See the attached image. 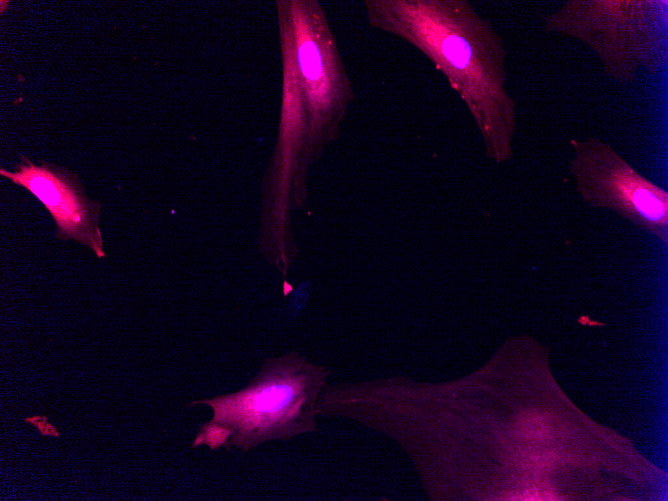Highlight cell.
Listing matches in <instances>:
<instances>
[{"instance_id": "cell-4", "label": "cell", "mask_w": 668, "mask_h": 501, "mask_svg": "<svg viewBox=\"0 0 668 501\" xmlns=\"http://www.w3.org/2000/svg\"><path fill=\"white\" fill-rule=\"evenodd\" d=\"M571 146L569 170L586 204L614 211L667 246V191L642 176L599 138L573 139Z\"/></svg>"}, {"instance_id": "cell-6", "label": "cell", "mask_w": 668, "mask_h": 501, "mask_svg": "<svg viewBox=\"0 0 668 501\" xmlns=\"http://www.w3.org/2000/svg\"><path fill=\"white\" fill-rule=\"evenodd\" d=\"M0 174L44 205L57 225V238L73 239L90 248L98 258L106 256L99 228L101 205L85 195L76 173L46 162L36 165L22 155L15 171L1 168Z\"/></svg>"}, {"instance_id": "cell-7", "label": "cell", "mask_w": 668, "mask_h": 501, "mask_svg": "<svg viewBox=\"0 0 668 501\" xmlns=\"http://www.w3.org/2000/svg\"><path fill=\"white\" fill-rule=\"evenodd\" d=\"M548 431L543 418L538 414L527 413L516 422L517 434L528 439L543 438Z\"/></svg>"}, {"instance_id": "cell-5", "label": "cell", "mask_w": 668, "mask_h": 501, "mask_svg": "<svg viewBox=\"0 0 668 501\" xmlns=\"http://www.w3.org/2000/svg\"><path fill=\"white\" fill-rule=\"evenodd\" d=\"M291 48L310 137L335 133L352 98L326 17L316 1L291 3Z\"/></svg>"}, {"instance_id": "cell-1", "label": "cell", "mask_w": 668, "mask_h": 501, "mask_svg": "<svg viewBox=\"0 0 668 501\" xmlns=\"http://www.w3.org/2000/svg\"><path fill=\"white\" fill-rule=\"evenodd\" d=\"M370 24L418 49L464 101L497 162L513 155L517 111L506 89V47L467 0H368Z\"/></svg>"}, {"instance_id": "cell-2", "label": "cell", "mask_w": 668, "mask_h": 501, "mask_svg": "<svg viewBox=\"0 0 668 501\" xmlns=\"http://www.w3.org/2000/svg\"><path fill=\"white\" fill-rule=\"evenodd\" d=\"M329 375L327 368L296 353L268 358L242 389L190 403L213 409L192 447L248 452L268 441L317 431V404Z\"/></svg>"}, {"instance_id": "cell-3", "label": "cell", "mask_w": 668, "mask_h": 501, "mask_svg": "<svg viewBox=\"0 0 668 501\" xmlns=\"http://www.w3.org/2000/svg\"><path fill=\"white\" fill-rule=\"evenodd\" d=\"M667 0H567L544 18V29L581 41L606 75L632 82L667 59Z\"/></svg>"}]
</instances>
